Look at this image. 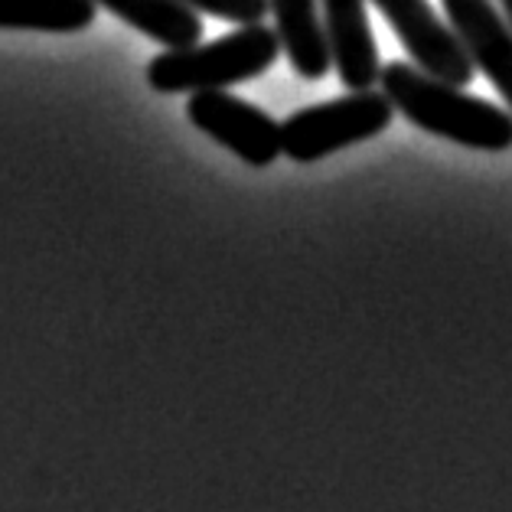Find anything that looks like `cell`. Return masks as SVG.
Listing matches in <instances>:
<instances>
[{"instance_id":"1","label":"cell","mask_w":512,"mask_h":512,"mask_svg":"<svg viewBox=\"0 0 512 512\" xmlns=\"http://www.w3.org/2000/svg\"><path fill=\"white\" fill-rule=\"evenodd\" d=\"M382 95L395 111L444 141H454L473 151H512V111L477 95H467L460 85L441 82L408 62H385L379 72Z\"/></svg>"},{"instance_id":"2","label":"cell","mask_w":512,"mask_h":512,"mask_svg":"<svg viewBox=\"0 0 512 512\" xmlns=\"http://www.w3.org/2000/svg\"><path fill=\"white\" fill-rule=\"evenodd\" d=\"M278 53V33L261 27V23H252V27H242L232 36H222V40H212L206 46L196 43L154 56L151 66H147V82L160 95L232 89L239 82L265 76Z\"/></svg>"},{"instance_id":"3","label":"cell","mask_w":512,"mask_h":512,"mask_svg":"<svg viewBox=\"0 0 512 512\" xmlns=\"http://www.w3.org/2000/svg\"><path fill=\"white\" fill-rule=\"evenodd\" d=\"M395 118V105L382 92L359 89L333 102L310 105L281 121L284 154L297 164H317L343 147L382 134Z\"/></svg>"},{"instance_id":"4","label":"cell","mask_w":512,"mask_h":512,"mask_svg":"<svg viewBox=\"0 0 512 512\" xmlns=\"http://www.w3.org/2000/svg\"><path fill=\"white\" fill-rule=\"evenodd\" d=\"M186 118L193 128L245 160L248 167H268L278 160V154H284L281 124L268 111L229 95V89L193 92L186 102Z\"/></svg>"},{"instance_id":"5","label":"cell","mask_w":512,"mask_h":512,"mask_svg":"<svg viewBox=\"0 0 512 512\" xmlns=\"http://www.w3.org/2000/svg\"><path fill=\"white\" fill-rule=\"evenodd\" d=\"M372 4L389 20L398 43L405 46V53L421 72H428V76L441 82L460 85V89H467L473 82L477 66H473L467 46L460 43L454 27H447L434 14L428 0H372Z\"/></svg>"},{"instance_id":"6","label":"cell","mask_w":512,"mask_h":512,"mask_svg":"<svg viewBox=\"0 0 512 512\" xmlns=\"http://www.w3.org/2000/svg\"><path fill=\"white\" fill-rule=\"evenodd\" d=\"M460 43L512 111V27L493 0H441Z\"/></svg>"},{"instance_id":"7","label":"cell","mask_w":512,"mask_h":512,"mask_svg":"<svg viewBox=\"0 0 512 512\" xmlns=\"http://www.w3.org/2000/svg\"><path fill=\"white\" fill-rule=\"evenodd\" d=\"M323 23H327V40L333 53V69L340 72V82L349 92L369 89L379 82L382 62L372 40L366 0H320Z\"/></svg>"},{"instance_id":"8","label":"cell","mask_w":512,"mask_h":512,"mask_svg":"<svg viewBox=\"0 0 512 512\" xmlns=\"http://www.w3.org/2000/svg\"><path fill=\"white\" fill-rule=\"evenodd\" d=\"M274 33L281 40V53L291 59L297 76L320 82L333 66L327 23L317 14V0H271Z\"/></svg>"},{"instance_id":"9","label":"cell","mask_w":512,"mask_h":512,"mask_svg":"<svg viewBox=\"0 0 512 512\" xmlns=\"http://www.w3.org/2000/svg\"><path fill=\"white\" fill-rule=\"evenodd\" d=\"M95 4L167 49H186L203 40V20L180 0H95Z\"/></svg>"},{"instance_id":"10","label":"cell","mask_w":512,"mask_h":512,"mask_svg":"<svg viewBox=\"0 0 512 512\" xmlns=\"http://www.w3.org/2000/svg\"><path fill=\"white\" fill-rule=\"evenodd\" d=\"M95 0H0V30L79 33L95 23Z\"/></svg>"},{"instance_id":"11","label":"cell","mask_w":512,"mask_h":512,"mask_svg":"<svg viewBox=\"0 0 512 512\" xmlns=\"http://www.w3.org/2000/svg\"><path fill=\"white\" fill-rule=\"evenodd\" d=\"M180 4L193 7L196 14L239 23V27H252V23H261L268 10H271V0H180Z\"/></svg>"},{"instance_id":"12","label":"cell","mask_w":512,"mask_h":512,"mask_svg":"<svg viewBox=\"0 0 512 512\" xmlns=\"http://www.w3.org/2000/svg\"><path fill=\"white\" fill-rule=\"evenodd\" d=\"M499 10H503V17L509 20V27H512V0H496Z\"/></svg>"}]
</instances>
